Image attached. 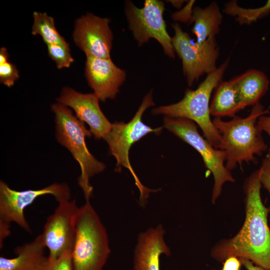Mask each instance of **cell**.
Here are the masks:
<instances>
[{
    "label": "cell",
    "instance_id": "9",
    "mask_svg": "<svg viewBox=\"0 0 270 270\" xmlns=\"http://www.w3.org/2000/svg\"><path fill=\"white\" fill-rule=\"evenodd\" d=\"M174 36L172 44L182 62V71L188 84L193 83L204 74L214 72L219 56V48L216 38H210L199 42L190 38L178 23L172 24Z\"/></svg>",
    "mask_w": 270,
    "mask_h": 270
},
{
    "label": "cell",
    "instance_id": "32",
    "mask_svg": "<svg viewBox=\"0 0 270 270\" xmlns=\"http://www.w3.org/2000/svg\"><path fill=\"white\" fill-rule=\"evenodd\" d=\"M268 4H270V0H268Z\"/></svg>",
    "mask_w": 270,
    "mask_h": 270
},
{
    "label": "cell",
    "instance_id": "30",
    "mask_svg": "<svg viewBox=\"0 0 270 270\" xmlns=\"http://www.w3.org/2000/svg\"><path fill=\"white\" fill-rule=\"evenodd\" d=\"M8 54L7 49L2 47L0 49V64L8 62Z\"/></svg>",
    "mask_w": 270,
    "mask_h": 270
},
{
    "label": "cell",
    "instance_id": "15",
    "mask_svg": "<svg viewBox=\"0 0 270 270\" xmlns=\"http://www.w3.org/2000/svg\"><path fill=\"white\" fill-rule=\"evenodd\" d=\"M164 233L162 226L159 225L139 235L134 252V270H160V255L171 254L164 240Z\"/></svg>",
    "mask_w": 270,
    "mask_h": 270
},
{
    "label": "cell",
    "instance_id": "18",
    "mask_svg": "<svg viewBox=\"0 0 270 270\" xmlns=\"http://www.w3.org/2000/svg\"><path fill=\"white\" fill-rule=\"evenodd\" d=\"M222 21V15L216 2H212L204 8L194 7L190 24L194 23L192 32L196 37V41L201 42L208 38H216Z\"/></svg>",
    "mask_w": 270,
    "mask_h": 270
},
{
    "label": "cell",
    "instance_id": "26",
    "mask_svg": "<svg viewBox=\"0 0 270 270\" xmlns=\"http://www.w3.org/2000/svg\"><path fill=\"white\" fill-rule=\"evenodd\" d=\"M194 2V0L189 1L182 10L173 14L172 15V19L176 21L190 24L194 8L192 6Z\"/></svg>",
    "mask_w": 270,
    "mask_h": 270
},
{
    "label": "cell",
    "instance_id": "8",
    "mask_svg": "<svg viewBox=\"0 0 270 270\" xmlns=\"http://www.w3.org/2000/svg\"><path fill=\"white\" fill-rule=\"evenodd\" d=\"M164 2L158 0H146L142 8L128 0L124 6L128 27L138 46H140L154 38L160 44L166 55L174 58L172 38L164 18Z\"/></svg>",
    "mask_w": 270,
    "mask_h": 270
},
{
    "label": "cell",
    "instance_id": "1",
    "mask_svg": "<svg viewBox=\"0 0 270 270\" xmlns=\"http://www.w3.org/2000/svg\"><path fill=\"white\" fill-rule=\"evenodd\" d=\"M259 170L254 171L245 180L244 190L246 216L239 232L232 238L216 243L211 256L222 262L234 256L250 260L266 270H270V228L268 222V208L263 204Z\"/></svg>",
    "mask_w": 270,
    "mask_h": 270
},
{
    "label": "cell",
    "instance_id": "31",
    "mask_svg": "<svg viewBox=\"0 0 270 270\" xmlns=\"http://www.w3.org/2000/svg\"><path fill=\"white\" fill-rule=\"evenodd\" d=\"M174 7L180 8L184 4V0H170L169 1Z\"/></svg>",
    "mask_w": 270,
    "mask_h": 270
},
{
    "label": "cell",
    "instance_id": "22",
    "mask_svg": "<svg viewBox=\"0 0 270 270\" xmlns=\"http://www.w3.org/2000/svg\"><path fill=\"white\" fill-rule=\"evenodd\" d=\"M47 48L50 57L59 69L69 68L74 61L71 55L69 44H48Z\"/></svg>",
    "mask_w": 270,
    "mask_h": 270
},
{
    "label": "cell",
    "instance_id": "14",
    "mask_svg": "<svg viewBox=\"0 0 270 270\" xmlns=\"http://www.w3.org/2000/svg\"><path fill=\"white\" fill-rule=\"evenodd\" d=\"M85 75L90 86L99 100L114 99L126 78L124 70L116 66L111 58L86 56Z\"/></svg>",
    "mask_w": 270,
    "mask_h": 270
},
{
    "label": "cell",
    "instance_id": "28",
    "mask_svg": "<svg viewBox=\"0 0 270 270\" xmlns=\"http://www.w3.org/2000/svg\"><path fill=\"white\" fill-rule=\"evenodd\" d=\"M257 126L262 131L266 132L270 137V116H261L258 118Z\"/></svg>",
    "mask_w": 270,
    "mask_h": 270
},
{
    "label": "cell",
    "instance_id": "16",
    "mask_svg": "<svg viewBox=\"0 0 270 270\" xmlns=\"http://www.w3.org/2000/svg\"><path fill=\"white\" fill-rule=\"evenodd\" d=\"M45 248L39 235L30 242L16 247L15 257L0 256V270H40L47 258L44 256Z\"/></svg>",
    "mask_w": 270,
    "mask_h": 270
},
{
    "label": "cell",
    "instance_id": "6",
    "mask_svg": "<svg viewBox=\"0 0 270 270\" xmlns=\"http://www.w3.org/2000/svg\"><path fill=\"white\" fill-rule=\"evenodd\" d=\"M154 105L152 92H149L144 98L142 102L132 118L128 123L115 122L104 140L108 145L110 154L116 160L118 170L122 166L128 168L134 178L135 184L140 192L142 202L146 199L149 193L154 192L144 186L134 170L129 160V151L132 145L144 136L151 132L159 134L162 127L152 128L144 124L142 116L146 109Z\"/></svg>",
    "mask_w": 270,
    "mask_h": 270
},
{
    "label": "cell",
    "instance_id": "11",
    "mask_svg": "<svg viewBox=\"0 0 270 270\" xmlns=\"http://www.w3.org/2000/svg\"><path fill=\"white\" fill-rule=\"evenodd\" d=\"M79 208L75 200L58 202L44 224L41 240L54 260L66 251H72L76 237V219Z\"/></svg>",
    "mask_w": 270,
    "mask_h": 270
},
{
    "label": "cell",
    "instance_id": "23",
    "mask_svg": "<svg viewBox=\"0 0 270 270\" xmlns=\"http://www.w3.org/2000/svg\"><path fill=\"white\" fill-rule=\"evenodd\" d=\"M40 270H74L72 251H66L54 260H50L47 257Z\"/></svg>",
    "mask_w": 270,
    "mask_h": 270
},
{
    "label": "cell",
    "instance_id": "19",
    "mask_svg": "<svg viewBox=\"0 0 270 270\" xmlns=\"http://www.w3.org/2000/svg\"><path fill=\"white\" fill-rule=\"evenodd\" d=\"M210 105V115L216 118L234 117L242 110L239 96L232 80L220 82Z\"/></svg>",
    "mask_w": 270,
    "mask_h": 270
},
{
    "label": "cell",
    "instance_id": "29",
    "mask_svg": "<svg viewBox=\"0 0 270 270\" xmlns=\"http://www.w3.org/2000/svg\"><path fill=\"white\" fill-rule=\"evenodd\" d=\"M239 258L242 265L244 266L247 270H266L262 267L254 264L250 260L248 259L240 258Z\"/></svg>",
    "mask_w": 270,
    "mask_h": 270
},
{
    "label": "cell",
    "instance_id": "7",
    "mask_svg": "<svg viewBox=\"0 0 270 270\" xmlns=\"http://www.w3.org/2000/svg\"><path fill=\"white\" fill-rule=\"evenodd\" d=\"M164 126L192 146L201 155L206 168L212 173L214 178L212 202L214 204L222 193L224 184L235 181L230 171L224 165L225 152L214 148L206 139L203 138L198 133L195 123L190 120L166 116Z\"/></svg>",
    "mask_w": 270,
    "mask_h": 270
},
{
    "label": "cell",
    "instance_id": "17",
    "mask_svg": "<svg viewBox=\"0 0 270 270\" xmlns=\"http://www.w3.org/2000/svg\"><path fill=\"white\" fill-rule=\"evenodd\" d=\"M238 92L242 109L254 106L268 88L269 80L262 72L250 70L232 80Z\"/></svg>",
    "mask_w": 270,
    "mask_h": 270
},
{
    "label": "cell",
    "instance_id": "4",
    "mask_svg": "<svg viewBox=\"0 0 270 270\" xmlns=\"http://www.w3.org/2000/svg\"><path fill=\"white\" fill-rule=\"evenodd\" d=\"M228 63V59L214 72L208 74L196 89L187 90L180 102L154 108L152 114L193 121L200 126L209 142L218 149L220 137L210 119V100L213 90L220 82Z\"/></svg>",
    "mask_w": 270,
    "mask_h": 270
},
{
    "label": "cell",
    "instance_id": "2",
    "mask_svg": "<svg viewBox=\"0 0 270 270\" xmlns=\"http://www.w3.org/2000/svg\"><path fill=\"white\" fill-rule=\"evenodd\" d=\"M269 112L259 102L253 106L246 118L235 116L229 121L215 118L212 123L220 137L218 149L226 155V167L230 171L243 162L256 163L254 155L261 156L268 149L257 126L258 118Z\"/></svg>",
    "mask_w": 270,
    "mask_h": 270
},
{
    "label": "cell",
    "instance_id": "20",
    "mask_svg": "<svg viewBox=\"0 0 270 270\" xmlns=\"http://www.w3.org/2000/svg\"><path fill=\"white\" fill-rule=\"evenodd\" d=\"M32 34L40 35L46 45H68L57 30L54 19L46 12H34Z\"/></svg>",
    "mask_w": 270,
    "mask_h": 270
},
{
    "label": "cell",
    "instance_id": "12",
    "mask_svg": "<svg viewBox=\"0 0 270 270\" xmlns=\"http://www.w3.org/2000/svg\"><path fill=\"white\" fill-rule=\"evenodd\" d=\"M110 20L88 13L76 19L72 38L86 56L101 58H110L113 34Z\"/></svg>",
    "mask_w": 270,
    "mask_h": 270
},
{
    "label": "cell",
    "instance_id": "5",
    "mask_svg": "<svg viewBox=\"0 0 270 270\" xmlns=\"http://www.w3.org/2000/svg\"><path fill=\"white\" fill-rule=\"evenodd\" d=\"M72 259L74 270H102L110 253L108 234L90 200L79 210Z\"/></svg>",
    "mask_w": 270,
    "mask_h": 270
},
{
    "label": "cell",
    "instance_id": "3",
    "mask_svg": "<svg viewBox=\"0 0 270 270\" xmlns=\"http://www.w3.org/2000/svg\"><path fill=\"white\" fill-rule=\"evenodd\" d=\"M51 109L55 115L56 138L78 163L81 174L78 183L86 200H90L92 192L90 180L105 168V165L98 160L88 148L86 139L91 137L92 134L68 107L58 102L52 104Z\"/></svg>",
    "mask_w": 270,
    "mask_h": 270
},
{
    "label": "cell",
    "instance_id": "13",
    "mask_svg": "<svg viewBox=\"0 0 270 270\" xmlns=\"http://www.w3.org/2000/svg\"><path fill=\"white\" fill-rule=\"evenodd\" d=\"M58 103L72 108L76 118L88 124L96 139H104L110 132L112 124L102 111L99 99L94 93L82 94L69 88H62Z\"/></svg>",
    "mask_w": 270,
    "mask_h": 270
},
{
    "label": "cell",
    "instance_id": "10",
    "mask_svg": "<svg viewBox=\"0 0 270 270\" xmlns=\"http://www.w3.org/2000/svg\"><path fill=\"white\" fill-rule=\"evenodd\" d=\"M53 196L58 202L70 200L71 192L66 183H54L38 190H16L0 182V224L10 226L14 222L26 232L31 230L24 214V209L40 196Z\"/></svg>",
    "mask_w": 270,
    "mask_h": 270
},
{
    "label": "cell",
    "instance_id": "21",
    "mask_svg": "<svg viewBox=\"0 0 270 270\" xmlns=\"http://www.w3.org/2000/svg\"><path fill=\"white\" fill-rule=\"evenodd\" d=\"M224 12L236 17V20L240 24H250L268 14L270 5L266 2L265 5L260 8H245L238 6L236 1L232 0L225 5Z\"/></svg>",
    "mask_w": 270,
    "mask_h": 270
},
{
    "label": "cell",
    "instance_id": "25",
    "mask_svg": "<svg viewBox=\"0 0 270 270\" xmlns=\"http://www.w3.org/2000/svg\"><path fill=\"white\" fill-rule=\"evenodd\" d=\"M258 170L262 185L268 190L270 195V150L264 159ZM268 208L270 212V205Z\"/></svg>",
    "mask_w": 270,
    "mask_h": 270
},
{
    "label": "cell",
    "instance_id": "27",
    "mask_svg": "<svg viewBox=\"0 0 270 270\" xmlns=\"http://www.w3.org/2000/svg\"><path fill=\"white\" fill-rule=\"evenodd\" d=\"M222 264V270H240L242 265L240 258L234 256L228 258Z\"/></svg>",
    "mask_w": 270,
    "mask_h": 270
},
{
    "label": "cell",
    "instance_id": "24",
    "mask_svg": "<svg viewBox=\"0 0 270 270\" xmlns=\"http://www.w3.org/2000/svg\"><path fill=\"white\" fill-rule=\"evenodd\" d=\"M18 78V70L14 64L9 62L0 64V83L10 88Z\"/></svg>",
    "mask_w": 270,
    "mask_h": 270
}]
</instances>
